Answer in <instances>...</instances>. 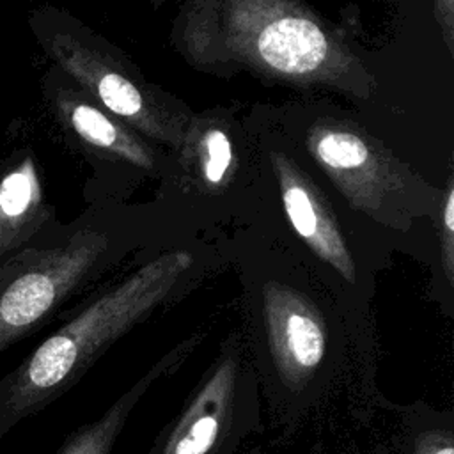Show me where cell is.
Wrapping results in <instances>:
<instances>
[{
  "instance_id": "1",
  "label": "cell",
  "mask_w": 454,
  "mask_h": 454,
  "mask_svg": "<svg viewBox=\"0 0 454 454\" xmlns=\"http://www.w3.org/2000/svg\"><path fill=\"white\" fill-rule=\"evenodd\" d=\"M174 44L195 69L248 71L298 89H332L358 99L374 78L340 34L293 0H195L181 5Z\"/></svg>"
},
{
  "instance_id": "2",
  "label": "cell",
  "mask_w": 454,
  "mask_h": 454,
  "mask_svg": "<svg viewBox=\"0 0 454 454\" xmlns=\"http://www.w3.org/2000/svg\"><path fill=\"white\" fill-rule=\"evenodd\" d=\"M188 250H168L98 293L0 378V438L39 413L92 367L124 333L142 323L184 284Z\"/></svg>"
},
{
  "instance_id": "3",
  "label": "cell",
  "mask_w": 454,
  "mask_h": 454,
  "mask_svg": "<svg viewBox=\"0 0 454 454\" xmlns=\"http://www.w3.org/2000/svg\"><path fill=\"white\" fill-rule=\"evenodd\" d=\"M28 27L53 66L96 105L151 144L179 151L193 114L184 103L149 83L114 44L53 5L35 7L28 14Z\"/></svg>"
},
{
  "instance_id": "4",
  "label": "cell",
  "mask_w": 454,
  "mask_h": 454,
  "mask_svg": "<svg viewBox=\"0 0 454 454\" xmlns=\"http://www.w3.org/2000/svg\"><path fill=\"white\" fill-rule=\"evenodd\" d=\"M121 257V239L99 213L53 225L0 264V355L43 328L67 300Z\"/></svg>"
},
{
  "instance_id": "5",
  "label": "cell",
  "mask_w": 454,
  "mask_h": 454,
  "mask_svg": "<svg viewBox=\"0 0 454 454\" xmlns=\"http://www.w3.org/2000/svg\"><path fill=\"white\" fill-rule=\"evenodd\" d=\"M303 147L351 209L406 231L440 213L443 190L422 181L387 145L351 119L321 114L303 129Z\"/></svg>"
},
{
  "instance_id": "6",
  "label": "cell",
  "mask_w": 454,
  "mask_h": 454,
  "mask_svg": "<svg viewBox=\"0 0 454 454\" xmlns=\"http://www.w3.org/2000/svg\"><path fill=\"white\" fill-rule=\"evenodd\" d=\"M330 328L321 307L294 284L266 278L255 289V355L278 424L298 419L326 383Z\"/></svg>"
},
{
  "instance_id": "7",
  "label": "cell",
  "mask_w": 454,
  "mask_h": 454,
  "mask_svg": "<svg viewBox=\"0 0 454 454\" xmlns=\"http://www.w3.org/2000/svg\"><path fill=\"white\" fill-rule=\"evenodd\" d=\"M259 378L232 335L145 454H236L262 431Z\"/></svg>"
},
{
  "instance_id": "8",
  "label": "cell",
  "mask_w": 454,
  "mask_h": 454,
  "mask_svg": "<svg viewBox=\"0 0 454 454\" xmlns=\"http://www.w3.org/2000/svg\"><path fill=\"white\" fill-rule=\"evenodd\" d=\"M46 105L69 142L98 161L124 163L147 174L163 170L161 154L140 133L96 105L55 66L41 80Z\"/></svg>"
},
{
  "instance_id": "9",
  "label": "cell",
  "mask_w": 454,
  "mask_h": 454,
  "mask_svg": "<svg viewBox=\"0 0 454 454\" xmlns=\"http://www.w3.org/2000/svg\"><path fill=\"white\" fill-rule=\"evenodd\" d=\"M284 211L307 248L348 284L356 280V264L335 211L312 177L286 153H268Z\"/></svg>"
},
{
  "instance_id": "10",
  "label": "cell",
  "mask_w": 454,
  "mask_h": 454,
  "mask_svg": "<svg viewBox=\"0 0 454 454\" xmlns=\"http://www.w3.org/2000/svg\"><path fill=\"white\" fill-rule=\"evenodd\" d=\"M55 225L41 167L30 147L0 158V264L32 247Z\"/></svg>"
},
{
  "instance_id": "11",
  "label": "cell",
  "mask_w": 454,
  "mask_h": 454,
  "mask_svg": "<svg viewBox=\"0 0 454 454\" xmlns=\"http://www.w3.org/2000/svg\"><path fill=\"white\" fill-rule=\"evenodd\" d=\"M200 340L202 333L199 332L183 339L156 364H153L149 371L142 374L128 390H124L98 419L74 429L62 443L59 454H112L131 411L142 401L145 392L161 378L177 371L200 344Z\"/></svg>"
},
{
  "instance_id": "12",
  "label": "cell",
  "mask_w": 454,
  "mask_h": 454,
  "mask_svg": "<svg viewBox=\"0 0 454 454\" xmlns=\"http://www.w3.org/2000/svg\"><path fill=\"white\" fill-rule=\"evenodd\" d=\"M176 154L188 181L206 195L223 193L241 167L232 128L216 114L193 115Z\"/></svg>"
},
{
  "instance_id": "13",
  "label": "cell",
  "mask_w": 454,
  "mask_h": 454,
  "mask_svg": "<svg viewBox=\"0 0 454 454\" xmlns=\"http://www.w3.org/2000/svg\"><path fill=\"white\" fill-rule=\"evenodd\" d=\"M406 454H454V419L429 408L408 422Z\"/></svg>"
},
{
  "instance_id": "14",
  "label": "cell",
  "mask_w": 454,
  "mask_h": 454,
  "mask_svg": "<svg viewBox=\"0 0 454 454\" xmlns=\"http://www.w3.org/2000/svg\"><path fill=\"white\" fill-rule=\"evenodd\" d=\"M440 220V261L449 284L454 280V184L452 176L447 177L443 188L442 206L438 213Z\"/></svg>"
},
{
  "instance_id": "15",
  "label": "cell",
  "mask_w": 454,
  "mask_h": 454,
  "mask_svg": "<svg viewBox=\"0 0 454 454\" xmlns=\"http://www.w3.org/2000/svg\"><path fill=\"white\" fill-rule=\"evenodd\" d=\"M434 16L440 23L445 44L449 51L452 53V43H454V4L452 0H440L434 4Z\"/></svg>"
},
{
  "instance_id": "16",
  "label": "cell",
  "mask_w": 454,
  "mask_h": 454,
  "mask_svg": "<svg viewBox=\"0 0 454 454\" xmlns=\"http://www.w3.org/2000/svg\"><path fill=\"white\" fill-rule=\"evenodd\" d=\"M310 454H312V452H310Z\"/></svg>"
}]
</instances>
